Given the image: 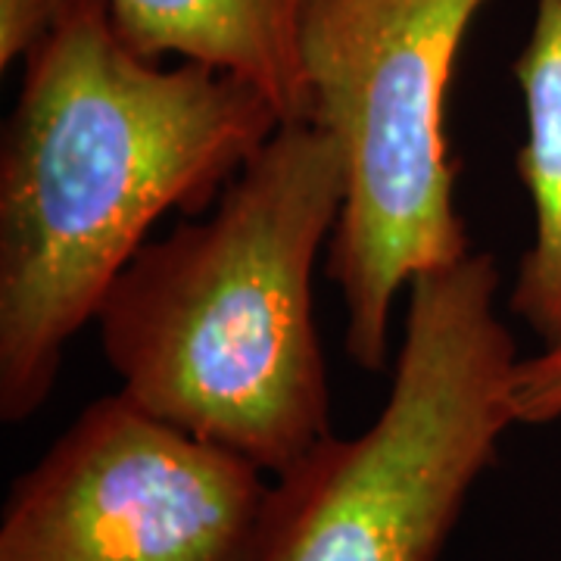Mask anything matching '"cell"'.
Segmentation results:
<instances>
[{"label":"cell","instance_id":"7a4b0ae2","mask_svg":"<svg viewBox=\"0 0 561 561\" xmlns=\"http://www.w3.org/2000/svg\"><path fill=\"white\" fill-rule=\"evenodd\" d=\"M343 194L334 138L290 122L203 216L144 243L98 316L122 393L268 478L328 440L331 383L312 275Z\"/></svg>","mask_w":561,"mask_h":561},{"label":"cell","instance_id":"9c48e42d","mask_svg":"<svg viewBox=\"0 0 561 561\" xmlns=\"http://www.w3.org/2000/svg\"><path fill=\"white\" fill-rule=\"evenodd\" d=\"M79 0H0V69L22 62Z\"/></svg>","mask_w":561,"mask_h":561},{"label":"cell","instance_id":"ba28073f","mask_svg":"<svg viewBox=\"0 0 561 561\" xmlns=\"http://www.w3.org/2000/svg\"><path fill=\"white\" fill-rule=\"evenodd\" d=\"M512 409L518 424H549L561 419V343L524 356L512 378Z\"/></svg>","mask_w":561,"mask_h":561},{"label":"cell","instance_id":"5b68a950","mask_svg":"<svg viewBox=\"0 0 561 561\" xmlns=\"http://www.w3.org/2000/svg\"><path fill=\"white\" fill-rule=\"evenodd\" d=\"M268 493L256 465L116 390L16 478L0 561H253Z\"/></svg>","mask_w":561,"mask_h":561},{"label":"cell","instance_id":"8992f818","mask_svg":"<svg viewBox=\"0 0 561 561\" xmlns=\"http://www.w3.org/2000/svg\"><path fill=\"white\" fill-rule=\"evenodd\" d=\"M110 16L140 57L206 62L250 81L284 125L306 122L300 0H110Z\"/></svg>","mask_w":561,"mask_h":561},{"label":"cell","instance_id":"3957f363","mask_svg":"<svg viewBox=\"0 0 561 561\" xmlns=\"http://www.w3.org/2000/svg\"><path fill=\"white\" fill-rule=\"evenodd\" d=\"M502 275L468 253L409 284L390 393L353 437L272 478L253 561H437L471 486L518 424Z\"/></svg>","mask_w":561,"mask_h":561},{"label":"cell","instance_id":"6da1fadb","mask_svg":"<svg viewBox=\"0 0 561 561\" xmlns=\"http://www.w3.org/2000/svg\"><path fill=\"white\" fill-rule=\"evenodd\" d=\"M0 140V419L50 400L69 343L172 209L203 216L278 131L250 81L140 57L79 0L22 60Z\"/></svg>","mask_w":561,"mask_h":561},{"label":"cell","instance_id":"277c9868","mask_svg":"<svg viewBox=\"0 0 561 561\" xmlns=\"http://www.w3.org/2000/svg\"><path fill=\"white\" fill-rule=\"evenodd\" d=\"M490 0H300L306 122L343 157L346 194L324 275L346 309V353L383 371L400 290L468 256L446 150V94Z\"/></svg>","mask_w":561,"mask_h":561},{"label":"cell","instance_id":"52a82bcc","mask_svg":"<svg viewBox=\"0 0 561 561\" xmlns=\"http://www.w3.org/2000/svg\"><path fill=\"white\" fill-rule=\"evenodd\" d=\"M512 72L527 122L515 172L530 197L534 238L512 280L508 312L552 346L561 343V0H537Z\"/></svg>","mask_w":561,"mask_h":561}]
</instances>
